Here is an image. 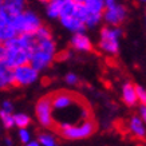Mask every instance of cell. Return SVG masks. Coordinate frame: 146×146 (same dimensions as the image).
Instances as JSON below:
<instances>
[{
  "label": "cell",
  "instance_id": "21",
  "mask_svg": "<svg viewBox=\"0 0 146 146\" xmlns=\"http://www.w3.org/2000/svg\"><path fill=\"white\" fill-rule=\"evenodd\" d=\"M64 82H66V84L74 87L76 84H79V76L76 75V74H74V72H68V74H66V76H64Z\"/></svg>",
  "mask_w": 146,
  "mask_h": 146
},
{
  "label": "cell",
  "instance_id": "19",
  "mask_svg": "<svg viewBox=\"0 0 146 146\" xmlns=\"http://www.w3.org/2000/svg\"><path fill=\"white\" fill-rule=\"evenodd\" d=\"M38 141L40 142L42 146H58L56 138L51 133H40L38 135Z\"/></svg>",
  "mask_w": 146,
  "mask_h": 146
},
{
  "label": "cell",
  "instance_id": "22",
  "mask_svg": "<svg viewBox=\"0 0 146 146\" xmlns=\"http://www.w3.org/2000/svg\"><path fill=\"white\" fill-rule=\"evenodd\" d=\"M137 86V97H138V103L139 105H146V89L142 87L139 84H135Z\"/></svg>",
  "mask_w": 146,
  "mask_h": 146
},
{
  "label": "cell",
  "instance_id": "5",
  "mask_svg": "<svg viewBox=\"0 0 146 146\" xmlns=\"http://www.w3.org/2000/svg\"><path fill=\"white\" fill-rule=\"evenodd\" d=\"M97 129L95 121L93 118L84 119L82 122H78L75 125H70V126H64V127L56 129L60 137L64 139H70V141H78V139H84L89 138L91 134H94Z\"/></svg>",
  "mask_w": 146,
  "mask_h": 146
},
{
  "label": "cell",
  "instance_id": "9",
  "mask_svg": "<svg viewBox=\"0 0 146 146\" xmlns=\"http://www.w3.org/2000/svg\"><path fill=\"white\" fill-rule=\"evenodd\" d=\"M127 18V9L122 4H114L110 7H106L103 12V22L106 23V26H114L119 27L122 23Z\"/></svg>",
  "mask_w": 146,
  "mask_h": 146
},
{
  "label": "cell",
  "instance_id": "28",
  "mask_svg": "<svg viewBox=\"0 0 146 146\" xmlns=\"http://www.w3.org/2000/svg\"><path fill=\"white\" fill-rule=\"evenodd\" d=\"M4 142H5V145H7V146H12L13 145V142H12V139H11V138H5Z\"/></svg>",
  "mask_w": 146,
  "mask_h": 146
},
{
  "label": "cell",
  "instance_id": "34",
  "mask_svg": "<svg viewBox=\"0 0 146 146\" xmlns=\"http://www.w3.org/2000/svg\"><path fill=\"white\" fill-rule=\"evenodd\" d=\"M1 3H3V0H0V5H1Z\"/></svg>",
  "mask_w": 146,
  "mask_h": 146
},
{
  "label": "cell",
  "instance_id": "1",
  "mask_svg": "<svg viewBox=\"0 0 146 146\" xmlns=\"http://www.w3.org/2000/svg\"><path fill=\"white\" fill-rule=\"evenodd\" d=\"M55 127L75 125L84 119L93 118L89 103L80 94L67 90H58L51 94Z\"/></svg>",
  "mask_w": 146,
  "mask_h": 146
},
{
  "label": "cell",
  "instance_id": "6",
  "mask_svg": "<svg viewBox=\"0 0 146 146\" xmlns=\"http://www.w3.org/2000/svg\"><path fill=\"white\" fill-rule=\"evenodd\" d=\"M74 7H75V1H74V0L66 1V3L63 4L62 12H60V16H59L60 24L66 28L67 31L72 32V34L84 32L87 30V26H86L78 16H75Z\"/></svg>",
  "mask_w": 146,
  "mask_h": 146
},
{
  "label": "cell",
  "instance_id": "15",
  "mask_svg": "<svg viewBox=\"0 0 146 146\" xmlns=\"http://www.w3.org/2000/svg\"><path fill=\"white\" fill-rule=\"evenodd\" d=\"M63 4L64 3L62 0H51V1H48L46 4V13H47V16L51 19H59Z\"/></svg>",
  "mask_w": 146,
  "mask_h": 146
},
{
  "label": "cell",
  "instance_id": "2",
  "mask_svg": "<svg viewBox=\"0 0 146 146\" xmlns=\"http://www.w3.org/2000/svg\"><path fill=\"white\" fill-rule=\"evenodd\" d=\"M34 36H35V34H34ZM56 43L52 39V36H47V38L35 36V44L31 50L30 63L36 70L43 71L46 68H48L54 60H56Z\"/></svg>",
  "mask_w": 146,
  "mask_h": 146
},
{
  "label": "cell",
  "instance_id": "25",
  "mask_svg": "<svg viewBox=\"0 0 146 146\" xmlns=\"http://www.w3.org/2000/svg\"><path fill=\"white\" fill-rule=\"evenodd\" d=\"M67 58H70V52H68V51L58 52V55H56V60H66Z\"/></svg>",
  "mask_w": 146,
  "mask_h": 146
},
{
  "label": "cell",
  "instance_id": "24",
  "mask_svg": "<svg viewBox=\"0 0 146 146\" xmlns=\"http://www.w3.org/2000/svg\"><path fill=\"white\" fill-rule=\"evenodd\" d=\"M138 115L141 117L142 119H143V122L146 123V105H141V106H139V109H138Z\"/></svg>",
  "mask_w": 146,
  "mask_h": 146
},
{
  "label": "cell",
  "instance_id": "35",
  "mask_svg": "<svg viewBox=\"0 0 146 146\" xmlns=\"http://www.w3.org/2000/svg\"><path fill=\"white\" fill-rule=\"evenodd\" d=\"M1 44H3V43H1V40H0V46H1Z\"/></svg>",
  "mask_w": 146,
  "mask_h": 146
},
{
  "label": "cell",
  "instance_id": "18",
  "mask_svg": "<svg viewBox=\"0 0 146 146\" xmlns=\"http://www.w3.org/2000/svg\"><path fill=\"white\" fill-rule=\"evenodd\" d=\"M0 123L5 129H11L15 126V119H13V113L0 110Z\"/></svg>",
  "mask_w": 146,
  "mask_h": 146
},
{
  "label": "cell",
  "instance_id": "30",
  "mask_svg": "<svg viewBox=\"0 0 146 146\" xmlns=\"http://www.w3.org/2000/svg\"><path fill=\"white\" fill-rule=\"evenodd\" d=\"M40 3H44V4H47V3H48V1H51V0H39Z\"/></svg>",
  "mask_w": 146,
  "mask_h": 146
},
{
  "label": "cell",
  "instance_id": "23",
  "mask_svg": "<svg viewBox=\"0 0 146 146\" xmlns=\"http://www.w3.org/2000/svg\"><path fill=\"white\" fill-rule=\"evenodd\" d=\"M0 110L8 111V113H13V103L11 101H3L0 103Z\"/></svg>",
  "mask_w": 146,
  "mask_h": 146
},
{
  "label": "cell",
  "instance_id": "8",
  "mask_svg": "<svg viewBox=\"0 0 146 146\" xmlns=\"http://www.w3.org/2000/svg\"><path fill=\"white\" fill-rule=\"evenodd\" d=\"M39 72L40 71L36 70L31 63H26L23 66L15 67L13 68V82H15V86L24 87V86L34 84L36 80L39 79Z\"/></svg>",
  "mask_w": 146,
  "mask_h": 146
},
{
  "label": "cell",
  "instance_id": "31",
  "mask_svg": "<svg viewBox=\"0 0 146 146\" xmlns=\"http://www.w3.org/2000/svg\"><path fill=\"white\" fill-rule=\"evenodd\" d=\"M138 1H141V3H145L146 4V0H138Z\"/></svg>",
  "mask_w": 146,
  "mask_h": 146
},
{
  "label": "cell",
  "instance_id": "4",
  "mask_svg": "<svg viewBox=\"0 0 146 146\" xmlns=\"http://www.w3.org/2000/svg\"><path fill=\"white\" fill-rule=\"evenodd\" d=\"M9 23L16 30L18 35H24V34H35L40 27L43 26L40 22V18L31 9H24L22 13L13 16Z\"/></svg>",
  "mask_w": 146,
  "mask_h": 146
},
{
  "label": "cell",
  "instance_id": "33",
  "mask_svg": "<svg viewBox=\"0 0 146 146\" xmlns=\"http://www.w3.org/2000/svg\"><path fill=\"white\" fill-rule=\"evenodd\" d=\"M62 1L63 3H66V1H70V0H62Z\"/></svg>",
  "mask_w": 146,
  "mask_h": 146
},
{
  "label": "cell",
  "instance_id": "3",
  "mask_svg": "<svg viewBox=\"0 0 146 146\" xmlns=\"http://www.w3.org/2000/svg\"><path fill=\"white\" fill-rule=\"evenodd\" d=\"M121 36H122V30L119 27L105 26L99 32L98 47L102 52L107 55H117L119 51Z\"/></svg>",
  "mask_w": 146,
  "mask_h": 146
},
{
  "label": "cell",
  "instance_id": "12",
  "mask_svg": "<svg viewBox=\"0 0 146 146\" xmlns=\"http://www.w3.org/2000/svg\"><path fill=\"white\" fill-rule=\"evenodd\" d=\"M121 98L126 106L133 107L138 103V97H137V86L130 82L122 84V89H121Z\"/></svg>",
  "mask_w": 146,
  "mask_h": 146
},
{
  "label": "cell",
  "instance_id": "16",
  "mask_svg": "<svg viewBox=\"0 0 146 146\" xmlns=\"http://www.w3.org/2000/svg\"><path fill=\"white\" fill-rule=\"evenodd\" d=\"M86 7L90 13H97V15H103L105 9H106L105 0H89L86 3Z\"/></svg>",
  "mask_w": 146,
  "mask_h": 146
},
{
  "label": "cell",
  "instance_id": "20",
  "mask_svg": "<svg viewBox=\"0 0 146 146\" xmlns=\"http://www.w3.org/2000/svg\"><path fill=\"white\" fill-rule=\"evenodd\" d=\"M18 138H19V141L22 142L23 145H26L27 142H30L32 139V138H31V133H30V130H28L27 127L19 129V130H18Z\"/></svg>",
  "mask_w": 146,
  "mask_h": 146
},
{
  "label": "cell",
  "instance_id": "26",
  "mask_svg": "<svg viewBox=\"0 0 146 146\" xmlns=\"http://www.w3.org/2000/svg\"><path fill=\"white\" fill-rule=\"evenodd\" d=\"M24 146H42V145H40L39 141H32V139H31L30 142H27Z\"/></svg>",
  "mask_w": 146,
  "mask_h": 146
},
{
  "label": "cell",
  "instance_id": "13",
  "mask_svg": "<svg viewBox=\"0 0 146 146\" xmlns=\"http://www.w3.org/2000/svg\"><path fill=\"white\" fill-rule=\"evenodd\" d=\"M71 46H72V48L79 51V52H90V51H93V43H91L90 38L84 32L74 34L72 38H71Z\"/></svg>",
  "mask_w": 146,
  "mask_h": 146
},
{
  "label": "cell",
  "instance_id": "11",
  "mask_svg": "<svg viewBox=\"0 0 146 146\" xmlns=\"http://www.w3.org/2000/svg\"><path fill=\"white\" fill-rule=\"evenodd\" d=\"M24 11V3L16 1V0H3L0 5V13L4 16L7 20H11L13 16Z\"/></svg>",
  "mask_w": 146,
  "mask_h": 146
},
{
  "label": "cell",
  "instance_id": "14",
  "mask_svg": "<svg viewBox=\"0 0 146 146\" xmlns=\"http://www.w3.org/2000/svg\"><path fill=\"white\" fill-rule=\"evenodd\" d=\"M15 86L13 82V68L0 60V90Z\"/></svg>",
  "mask_w": 146,
  "mask_h": 146
},
{
  "label": "cell",
  "instance_id": "29",
  "mask_svg": "<svg viewBox=\"0 0 146 146\" xmlns=\"http://www.w3.org/2000/svg\"><path fill=\"white\" fill-rule=\"evenodd\" d=\"M74 1H75V3H80V4H86L89 0H74Z\"/></svg>",
  "mask_w": 146,
  "mask_h": 146
},
{
  "label": "cell",
  "instance_id": "7",
  "mask_svg": "<svg viewBox=\"0 0 146 146\" xmlns=\"http://www.w3.org/2000/svg\"><path fill=\"white\" fill-rule=\"evenodd\" d=\"M35 115L39 125L44 129H50L55 126L52 111V98L51 94L42 97L35 105Z\"/></svg>",
  "mask_w": 146,
  "mask_h": 146
},
{
  "label": "cell",
  "instance_id": "27",
  "mask_svg": "<svg viewBox=\"0 0 146 146\" xmlns=\"http://www.w3.org/2000/svg\"><path fill=\"white\" fill-rule=\"evenodd\" d=\"M105 4H106V7H110V5L117 4V0H105Z\"/></svg>",
  "mask_w": 146,
  "mask_h": 146
},
{
  "label": "cell",
  "instance_id": "32",
  "mask_svg": "<svg viewBox=\"0 0 146 146\" xmlns=\"http://www.w3.org/2000/svg\"><path fill=\"white\" fill-rule=\"evenodd\" d=\"M16 1H22V3H26V0H16Z\"/></svg>",
  "mask_w": 146,
  "mask_h": 146
},
{
  "label": "cell",
  "instance_id": "17",
  "mask_svg": "<svg viewBox=\"0 0 146 146\" xmlns=\"http://www.w3.org/2000/svg\"><path fill=\"white\" fill-rule=\"evenodd\" d=\"M13 119H15V127L18 129L28 127L31 125V118L26 113H13Z\"/></svg>",
  "mask_w": 146,
  "mask_h": 146
},
{
  "label": "cell",
  "instance_id": "10",
  "mask_svg": "<svg viewBox=\"0 0 146 146\" xmlns=\"http://www.w3.org/2000/svg\"><path fill=\"white\" fill-rule=\"evenodd\" d=\"M127 130L137 139H145L146 138V123L139 115H131L129 118Z\"/></svg>",
  "mask_w": 146,
  "mask_h": 146
}]
</instances>
